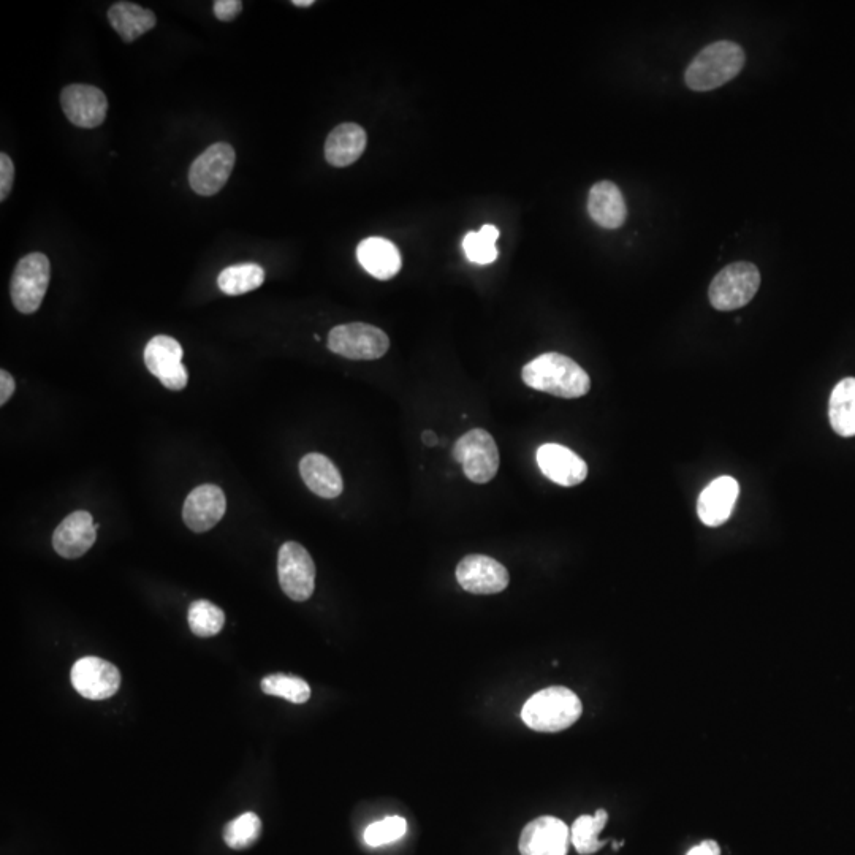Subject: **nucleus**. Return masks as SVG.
<instances>
[{
    "instance_id": "23",
    "label": "nucleus",
    "mask_w": 855,
    "mask_h": 855,
    "mask_svg": "<svg viewBox=\"0 0 855 855\" xmlns=\"http://www.w3.org/2000/svg\"><path fill=\"white\" fill-rule=\"evenodd\" d=\"M108 21L118 32L119 37L126 43H132L151 31L156 26L157 18L148 8L132 4V2H118L108 10Z\"/></svg>"
},
{
    "instance_id": "5",
    "label": "nucleus",
    "mask_w": 855,
    "mask_h": 855,
    "mask_svg": "<svg viewBox=\"0 0 855 855\" xmlns=\"http://www.w3.org/2000/svg\"><path fill=\"white\" fill-rule=\"evenodd\" d=\"M51 265L46 255L40 252L26 255L19 260L10 282L13 304L23 314H34L42 306L46 290L50 285Z\"/></svg>"
},
{
    "instance_id": "8",
    "label": "nucleus",
    "mask_w": 855,
    "mask_h": 855,
    "mask_svg": "<svg viewBox=\"0 0 855 855\" xmlns=\"http://www.w3.org/2000/svg\"><path fill=\"white\" fill-rule=\"evenodd\" d=\"M278 575L282 591L295 602L308 601L316 588V566L297 542H285L279 550Z\"/></svg>"
},
{
    "instance_id": "2",
    "label": "nucleus",
    "mask_w": 855,
    "mask_h": 855,
    "mask_svg": "<svg viewBox=\"0 0 855 855\" xmlns=\"http://www.w3.org/2000/svg\"><path fill=\"white\" fill-rule=\"evenodd\" d=\"M582 700L564 686H551L537 692L521 710V719L529 729L555 734L569 729L582 716Z\"/></svg>"
},
{
    "instance_id": "12",
    "label": "nucleus",
    "mask_w": 855,
    "mask_h": 855,
    "mask_svg": "<svg viewBox=\"0 0 855 855\" xmlns=\"http://www.w3.org/2000/svg\"><path fill=\"white\" fill-rule=\"evenodd\" d=\"M456 580L471 594H498L509 586V570L496 559L485 555H469L456 567Z\"/></svg>"
},
{
    "instance_id": "33",
    "label": "nucleus",
    "mask_w": 855,
    "mask_h": 855,
    "mask_svg": "<svg viewBox=\"0 0 855 855\" xmlns=\"http://www.w3.org/2000/svg\"><path fill=\"white\" fill-rule=\"evenodd\" d=\"M243 10L241 0H217L214 2V15L219 21H233Z\"/></svg>"
},
{
    "instance_id": "19",
    "label": "nucleus",
    "mask_w": 855,
    "mask_h": 855,
    "mask_svg": "<svg viewBox=\"0 0 855 855\" xmlns=\"http://www.w3.org/2000/svg\"><path fill=\"white\" fill-rule=\"evenodd\" d=\"M357 257L366 273L379 281L395 278L403 266L398 247L392 241L373 236L358 244Z\"/></svg>"
},
{
    "instance_id": "31",
    "label": "nucleus",
    "mask_w": 855,
    "mask_h": 855,
    "mask_svg": "<svg viewBox=\"0 0 855 855\" xmlns=\"http://www.w3.org/2000/svg\"><path fill=\"white\" fill-rule=\"evenodd\" d=\"M407 822L404 817L390 816L382 821L373 822L365 830L363 840L369 848H379L384 844L395 843L406 835Z\"/></svg>"
},
{
    "instance_id": "28",
    "label": "nucleus",
    "mask_w": 855,
    "mask_h": 855,
    "mask_svg": "<svg viewBox=\"0 0 855 855\" xmlns=\"http://www.w3.org/2000/svg\"><path fill=\"white\" fill-rule=\"evenodd\" d=\"M262 691L268 696L282 697L292 703L308 702L311 699V688L303 678L292 677V675H284V673H274L263 678Z\"/></svg>"
},
{
    "instance_id": "22",
    "label": "nucleus",
    "mask_w": 855,
    "mask_h": 855,
    "mask_svg": "<svg viewBox=\"0 0 855 855\" xmlns=\"http://www.w3.org/2000/svg\"><path fill=\"white\" fill-rule=\"evenodd\" d=\"M368 137L363 127L346 122L331 130L325 143V159L333 167H349L365 152Z\"/></svg>"
},
{
    "instance_id": "24",
    "label": "nucleus",
    "mask_w": 855,
    "mask_h": 855,
    "mask_svg": "<svg viewBox=\"0 0 855 855\" xmlns=\"http://www.w3.org/2000/svg\"><path fill=\"white\" fill-rule=\"evenodd\" d=\"M830 425L841 437L855 436V379L846 377L833 388L829 406Z\"/></svg>"
},
{
    "instance_id": "16",
    "label": "nucleus",
    "mask_w": 855,
    "mask_h": 855,
    "mask_svg": "<svg viewBox=\"0 0 855 855\" xmlns=\"http://www.w3.org/2000/svg\"><path fill=\"white\" fill-rule=\"evenodd\" d=\"M225 509L224 491L216 485H202L190 491L184 502V523L194 532L209 531L222 520Z\"/></svg>"
},
{
    "instance_id": "32",
    "label": "nucleus",
    "mask_w": 855,
    "mask_h": 855,
    "mask_svg": "<svg viewBox=\"0 0 855 855\" xmlns=\"http://www.w3.org/2000/svg\"><path fill=\"white\" fill-rule=\"evenodd\" d=\"M13 181H15V165L12 159L2 152L0 154V202H5L12 192Z\"/></svg>"
},
{
    "instance_id": "3",
    "label": "nucleus",
    "mask_w": 855,
    "mask_h": 855,
    "mask_svg": "<svg viewBox=\"0 0 855 855\" xmlns=\"http://www.w3.org/2000/svg\"><path fill=\"white\" fill-rule=\"evenodd\" d=\"M745 51L734 42H716L703 48L689 64L684 81L692 91H713L741 72Z\"/></svg>"
},
{
    "instance_id": "21",
    "label": "nucleus",
    "mask_w": 855,
    "mask_h": 855,
    "mask_svg": "<svg viewBox=\"0 0 855 855\" xmlns=\"http://www.w3.org/2000/svg\"><path fill=\"white\" fill-rule=\"evenodd\" d=\"M300 474L306 487L320 498L335 499L344 490L341 472L322 453H308L300 461Z\"/></svg>"
},
{
    "instance_id": "7",
    "label": "nucleus",
    "mask_w": 855,
    "mask_h": 855,
    "mask_svg": "<svg viewBox=\"0 0 855 855\" xmlns=\"http://www.w3.org/2000/svg\"><path fill=\"white\" fill-rule=\"evenodd\" d=\"M388 347V336L369 323H344L328 335V349L349 360H377L387 354Z\"/></svg>"
},
{
    "instance_id": "11",
    "label": "nucleus",
    "mask_w": 855,
    "mask_h": 855,
    "mask_svg": "<svg viewBox=\"0 0 855 855\" xmlns=\"http://www.w3.org/2000/svg\"><path fill=\"white\" fill-rule=\"evenodd\" d=\"M70 677L73 688L86 699H110L121 688L119 670L111 662L95 656L76 661Z\"/></svg>"
},
{
    "instance_id": "10",
    "label": "nucleus",
    "mask_w": 855,
    "mask_h": 855,
    "mask_svg": "<svg viewBox=\"0 0 855 855\" xmlns=\"http://www.w3.org/2000/svg\"><path fill=\"white\" fill-rule=\"evenodd\" d=\"M184 350L175 338L157 335L146 344L145 363L152 376L162 382L168 390L186 388L189 374L183 365Z\"/></svg>"
},
{
    "instance_id": "34",
    "label": "nucleus",
    "mask_w": 855,
    "mask_h": 855,
    "mask_svg": "<svg viewBox=\"0 0 855 855\" xmlns=\"http://www.w3.org/2000/svg\"><path fill=\"white\" fill-rule=\"evenodd\" d=\"M15 379H13L12 374L7 373L5 369L0 371V404L5 406L7 404L8 399L12 398L13 393H15Z\"/></svg>"
},
{
    "instance_id": "4",
    "label": "nucleus",
    "mask_w": 855,
    "mask_h": 855,
    "mask_svg": "<svg viewBox=\"0 0 855 855\" xmlns=\"http://www.w3.org/2000/svg\"><path fill=\"white\" fill-rule=\"evenodd\" d=\"M760 287L757 266L749 262H737L726 266L711 282L708 297L718 311H735L743 308L756 297Z\"/></svg>"
},
{
    "instance_id": "15",
    "label": "nucleus",
    "mask_w": 855,
    "mask_h": 855,
    "mask_svg": "<svg viewBox=\"0 0 855 855\" xmlns=\"http://www.w3.org/2000/svg\"><path fill=\"white\" fill-rule=\"evenodd\" d=\"M537 464L547 479L561 487H577L588 477L585 461L564 445L544 444L539 447Z\"/></svg>"
},
{
    "instance_id": "26",
    "label": "nucleus",
    "mask_w": 855,
    "mask_h": 855,
    "mask_svg": "<svg viewBox=\"0 0 855 855\" xmlns=\"http://www.w3.org/2000/svg\"><path fill=\"white\" fill-rule=\"evenodd\" d=\"M608 813L597 810L594 816H580L570 830V841L580 855H591L601 851L607 841L599 840V833L607 825Z\"/></svg>"
},
{
    "instance_id": "36",
    "label": "nucleus",
    "mask_w": 855,
    "mask_h": 855,
    "mask_svg": "<svg viewBox=\"0 0 855 855\" xmlns=\"http://www.w3.org/2000/svg\"><path fill=\"white\" fill-rule=\"evenodd\" d=\"M422 441L423 444L428 445V447H434V445H437V442H439V437H437V434L434 433V431L426 430L423 431Z\"/></svg>"
},
{
    "instance_id": "29",
    "label": "nucleus",
    "mask_w": 855,
    "mask_h": 855,
    "mask_svg": "<svg viewBox=\"0 0 855 855\" xmlns=\"http://www.w3.org/2000/svg\"><path fill=\"white\" fill-rule=\"evenodd\" d=\"M225 615L221 608L209 601H195L189 607L190 631L197 637H213L222 631Z\"/></svg>"
},
{
    "instance_id": "18",
    "label": "nucleus",
    "mask_w": 855,
    "mask_h": 855,
    "mask_svg": "<svg viewBox=\"0 0 855 855\" xmlns=\"http://www.w3.org/2000/svg\"><path fill=\"white\" fill-rule=\"evenodd\" d=\"M740 485L734 477L722 475L708 485L700 494L697 513L703 525L718 528L729 520L734 512Z\"/></svg>"
},
{
    "instance_id": "20",
    "label": "nucleus",
    "mask_w": 855,
    "mask_h": 855,
    "mask_svg": "<svg viewBox=\"0 0 855 855\" xmlns=\"http://www.w3.org/2000/svg\"><path fill=\"white\" fill-rule=\"evenodd\" d=\"M588 213L599 227L615 230L627 217L626 202L621 190L610 181L594 184L589 190Z\"/></svg>"
},
{
    "instance_id": "13",
    "label": "nucleus",
    "mask_w": 855,
    "mask_h": 855,
    "mask_svg": "<svg viewBox=\"0 0 855 855\" xmlns=\"http://www.w3.org/2000/svg\"><path fill=\"white\" fill-rule=\"evenodd\" d=\"M61 105L67 119L81 129H95L107 118V95L89 84L67 86L61 94Z\"/></svg>"
},
{
    "instance_id": "25",
    "label": "nucleus",
    "mask_w": 855,
    "mask_h": 855,
    "mask_svg": "<svg viewBox=\"0 0 855 855\" xmlns=\"http://www.w3.org/2000/svg\"><path fill=\"white\" fill-rule=\"evenodd\" d=\"M265 281V270L257 263H241V265L228 266L217 278L219 289L230 295L238 297L244 293L259 289Z\"/></svg>"
},
{
    "instance_id": "35",
    "label": "nucleus",
    "mask_w": 855,
    "mask_h": 855,
    "mask_svg": "<svg viewBox=\"0 0 855 855\" xmlns=\"http://www.w3.org/2000/svg\"><path fill=\"white\" fill-rule=\"evenodd\" d=\"M686 855H721L719 844L713 840H705L697 844L694 848L689 849Z\"/></svg>"
},
{
    "instance_id": "9",
    "label": "nucleus",
    "mask_w": 855,
    "mask_h": 855,
    "mask_svg": "<svg viewBox=\"0 0 855 855\" xmlns=\"http://www.w3.org/2000/svg\"><path fill=\"white\" fill-rule=\"evenodd\" d=\"M235 162L233 146L228 143H214L203 151L190 167V187L202 197L216 195L227 184Z\"/></svg>"
},
{
    "instance_id": "1",
    "label": "nucleus",
    "mask_w": 855,
    "mask_h": 855,
    "mask_svg": "<svg viewBox=\"0 0 855 855\" xmlns=\"http://www.w3.org/2000/svg\"><path fill=\"white\" fill-rule=\"evenodd\" d=\"M523 382L532 390L558 398H582L591 388V379L582 366L566 355L548 352L529 361L521 371Z\"/></svg>"
},
{
    "instance_id": "37",
    "label": "nucleus",
    "mask_w": 855,
    "mask_h": 855,
    "mask_svg": "<svg viewBox=\"0 0 855 855\" xmlns=\"http://www.w3.org/2000/svg\"><path fill=\"white\" fill-rule=\"evenodd\" d=\"M292 4L295 5V7L308 8L314 5V0H293Z\"/></svg>"
},
{
    "instance_id": "27",
    "label": "nucleus",
    "mask_w": 855,
    "mask_h": 855,
    "mask_svg": "<svg viewBox=\"0 0 855 855\" xmlns=\"http://www.w3.org/2000/svg\"><path fill=\"white\" fill-rule=\"evenodd\" d=\"M498 238V228L490 224L483 225L480 232H469L464 236L463 249L469 262L490 265L498 259V247H496Z\"/></svg>"
},
{
    "instance_id": "6",
    "label": "nucleus",
    "mask_w": 855,
    "mask_h": 855,
    "mask_svg": "<svg viewBox=\"0 0 855 855\" xmlns=\"http://www.w3.org/2000/svg\"><path fill=\"white\" fill-rule=\"evenodd\" d=\"M453 458L463 466L464 475L474 483L491 482L501 464L493 436L480 428L469 431L456 441Z\"/></svg>"
},
{
    "instance_id": "14",
    "label": "nucleus",
    "mask_w": 855,
    "mask_h": 855,
    "mask_svg": "<svg viewBox=\"0 0 855 855\" xmlns=\"http://www.w3.org/2000/svg\"><path fill=\"white\" fill-rule=\"evenodd\" d=\"M570 832L561 819L553 816L537 817L521 832V855H567Z\"/></svg>"
},
{
    "instance_id": "17",
    "label": "nucleus",
    "mask_w": 855,
    "mask_h": 855,
    "mask_svg": "<svg viewBox=\"0 0 855 855\" xmlns=\"http://www.w3.org/2000/svg\"><path fill=\"white\" fill-rule=\"evenodd\" d=\"M97 539V526L92 515L84 510L70 513L57 526L53 536V547L57 555L65 559H76L86 555Z\"/></svg>"
},
{
    "instance_id": "30",
    "label": "nucleus",
    "mask_w": 855,
    "mask_h": 855,
    "mask_svg": "<svg viewBox=\"0 0 855 855\" xmlns=\"http://www.w3.org/2000/svg\"><path fill=\"white\" fill-rule=\"evenodd\" d=\"M262 833V821L255 813H244L228 822L224 830V840L228 848L246 849L251 848L255 841L259 840Z\"/></svg>"
}]
</instances>
